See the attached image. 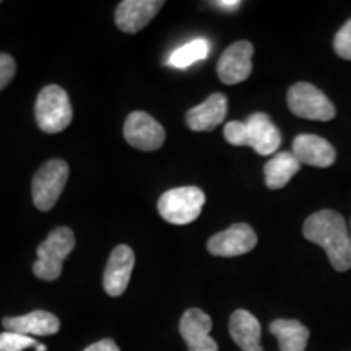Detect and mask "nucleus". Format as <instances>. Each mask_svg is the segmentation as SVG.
<instances>
[{
    "instance_id": "4",
    "label": "nucleus",
    "mask_w": 351,
    "mask_h": 351,
    "mask_svg": "<svg viewBox=\"0 0 351 351\" xmlns=\"http://www.w3.org/2000/svg\"><path fill=\"white\" fill-rule=\"evenodd\" d=\"M34 116L39 129L46 134H59L67 129L73 117L67 91L57 85L43 88L34 106Z\"/></svg>"
},
{
    "instance_id": "8",
    "label": "nucleus",
    "mask_w": 351,
    "mask_h": 351,
    "mask_svg": "<svg viewBox=\"0 0 351 351\" xmlns=\"http://www.w3.org/2000/svg\"><path fill=\"white\" fill-rule=\"evenodd\" d=\"M124 137L129 145L142 152H155L163 147L166 132L155 117L143 111L129 114L124 124Z\"/></svg>"
},
{
    "instance_id": "19",
    "label": "nucleus",
    "mask_w": 351,
    "mask_h": 351,
    "mask_svg": "<svg viewBox=\"0 0 351 351\" xmlns=\"http://www.w3.org/2000/svg\"><path fill=\"white\" fill-rule=\"evenodd\" d=\"M301 168V163L296 160V156L289 152L276 153V155L269 160L263 166V173H265V186L276 191L282 189L291 181Z\"/></svg>"
},
{
    "instance_id": "3",
    "label": "nucleus",
    "mask_w": 351,
    "mask_h": 351,
    "mask_svg": "<svg viewBox=\"0 0 351 351\" xmlns=\"http://www.w3.org/2000/svg\"><path fill=\"white\" fill-rule=\"evenodd\" d=\"M75 249V236L67 226L56 228L38 247V261L33 274L44 282H54L62 274L64 261Z\"/></svg>"
},
{
    "instance_id": "6",
    "label": "nucleus",
    "mask_w": 351,
    "mask_h": 351,
    "mask_svg": "<svg viewBox=\"0 0 351 351\" xmlns=\"http://www.w3.org/2000/svg\"><path fill=\"white\" fill-rule=\"evenodd\" d=\"M69 179V165L64 160H51L34 174L32 182L33 202L38 210L47 212L56 205Z\"/></svg>"
},
{
    "instance_id": "16",
    "label": "nucleus",
    "mask_w": 351,
    "mask_h": 351,
    "mask_svg": "<svg viewBox=\"0 0 351 351\" xmlns=\"http://www.w3.org/2000/svg\"><path fill=\"white\" fill-rule=\"evenodd\" d=\"M3 327L7 332L21 333L28 337H46L54 335L59 332L60 320L57 315L47 311H33L26 315H19V317H5L3 319Z\"/></svg>"
},
{
    "instance_id": "2",
    "label": "nucleus",
    "mask_w": 351,
    "mask_h": 351,
    "mask_svg": "<svg viewBox=\"0 0 351 351\" xmlns=\"http://www.w3.org/2000/svg\"><path fill=\"white\" fill-rule=\"evenodd\" d=\"M223 134L228 143L236 147H251L262 156L271 155L282 145V134L263 112L251 114L245 122H228Z\"/></svg>"
},
{
    "instance_id": "26",
    "label": "nucleus",
    "mask_w": 351,
    "mask_h": 351,
    "mask_svg": "<svg viewBox=\"0 0 351 351\" xmlns=\"http://www.w3.org/2000/svg\"><path fill=\"white\" fill-rule=\"evenodd\" d=\"M47 348L44 345H41V343H38V346H36V351H46Z\"/></svg>"
},
{
    "instance_id": "11",
    "label": "nucleus",
    "mask_w": 351,
    "mask_h": 351,
    "mask_svg": "<svg viewBox=\"0 0 351 351\" xmlns=\"http://www.w3.org/2000/svg\"><path fill=\"white\" fill-rule=\"evenodd\" d=\"M135 265V254L129 245L121 244L109 256V261L106 263L103 275V287L104 291L109 296L117 298L122 293H125L127 287H129L132 270Z\"/></svg>"
},
{
    "instance_id": "20",
    "label": "nucleus",
    "mask_w": 351,
    "mask_h": 351,
    "mask_svg": "<svg viewBox=\"0 0 351 351\" xmlns=\"http://www.w3.org/2000/svg\"><path fill=\"white\" fill-rule=\"evenodd\" d=\"M208 52H210V44L207 39L197 38L194 41L184 44L182 47L176 49L169 57L168 65L176 69H187L191 67L192 64L199 62V60L207 59Z\"/></svg>"
},
{
    "instance_id": "22",
    "label": "nucleus",
    "mask_w": 351,
    "mask_h": 351,
    "mask_svg": "<svg viewBox=\"0 0 351 351\" xmlns=\"http://www.w3.org/2000/svg\"><path fill=\"white\" fill-rule=\"evenodd\" d=\"M333 49H335V52L341 59L351 60V20L346 21L340 28V32L335 34Z\"/></svg>"
},
{
    "instance_id": "18",
    "label": "nucleus",
    "mask_w": 351,
    "mask_h": 351,
    "mask_svg": "<svg viewBox=\"0 0 351 351\" xmlns=\"http://www.w3.org/2000/svg\"><path fill=\"white\" fill-rule=\"evenodd\" d=\"M270 332L278 340L280 351H306L309 340V328L302 326L300 320L276 319L270 324Z\"/></svg>"
},
{
    "instance_id": "12",
    "label": "nucleus",
    "mask_w": 351,
    "mask_h": 351,
    "mask_svg": "<svg viewBox=\"0 0 351 351\" xmlns=\"http://www.w3.org/2000/svg\"><path fill=\"white\" fill-rule=\"evenodd\" d=\"M179 330L189 351H218V345L212 337V317L202 309L192 307L184 313Z\"/></svg>"
},
{
    "instance_id": "1",
    "label": "nucleus",
    "mask_w": 351,
    "mask_h": 351,
    "mask_svg": "<svg viewBox=\"0 0 351 351\" xmlns=\"http://www.w3.org/2000/svg\"><path fill=\"white\" fill-rule=\"evenodd\" d=\"M306 239L326 249L328 261L337 271L351 267V239L343 217L333 210H320L306 219L302 228Z\"/></svg>"
},
{
    "instance_id": "10",
    "label": "nucleus",
    "mask_w": 351,
    "mask_h": 351,
    "mask_svg": "<svg viewBox=\"0 0 351 351\" xmlns=\"http://www.w3.org/2000/svg\"><path fill=\"white\" fill-rule=\"evenodd\" d=\"M254 46L249 41H238L231 44L219 57L217 72L218 78L225 85H238L247 80L252 72Z\"/></svg>"
},
{
    "instance_id": "23",
    "label": "nucleus",
    "mask_w": 351,
    "mask_h": 351,
    "mask_svg": "<svg viewBox=\"0 0 351 351\" xmlns=\"http://www.w3.org/2000/svg\"><path fill=\"white\" fill-rule=\"evenodd\" d=\"M16 72L15 60L12 56L8 54H0V91L5 88L8 83L13 80Z\"/></svg>"
},
{
    "instance_id": "7",
    "label": "nucleus",
    "mask_w": 351,
    "mask_h": 351,
    "mask_svg": "<svg viewBox=\"0 0 351 351\" xmlns=\"http://www.w3.org/2000/svg\"><path fill=\"white\" fill-rule=\"evenodd\" d=\"M288 108L295 116L309 121H332L335 117V106L319 88L311 83H295L288 90Z\"/></svg>"
},
{
    "instance_id": "21",
    "label": "nucleus",
    "mask_w": 351,
    "mask_h": 351,
    "mask_svg": "<svg viewBox=\"0 0 351 351\" xmlns=\"http://www.w3.org/2000/svg\"><path fill=\"white\" fill-rule=\"evenodd\" d=\"M36 346L38 341L33 337L15 332L0 333V351H23L26 348H36Z\"/></svg>"
},
{
    "instance_id": "17",
    "label": "nucleus",
    "mask_w": 351,
    "mask_h": 351,
    "mask_svg": "<svg viewBox=\"0 0 351 351\" xmlns=\"http://www.w3.org/2000/svg\"><path fill=\"white\" fill-rule=\"evenodd\" d=\"M230 335L243 351H263L261 346V324L249 311L238 309L232 313L230 319Z\"/></svg>"
},
{
    "instance_id": "24",
    "label": "nucleus",
    "mask_w": 351,
    "mask_h": 351,
    "mask_svg": "<svg viewBox=\"0 0 351 351\" xmlns=\"http://www.w3.org/2000/svg\"><path fill=\"white\" fill-rule=\"evenodd\" d=\"M83 351H121V350H119V346L116 345V341L111 339H104V340L96 341V343H93V345H90Z\"/></svg>"
},
{
    "instance_id": "5",
    "label": "nucleus",
    "mask_w": 351,
    "mask_h": 351,
    "mask_svg": "<svg viewBox=\"0 0 351 351\" xmlns=\"http://www.w3.org/2000/svg\"><path fill=\"white\" fill-rule=\"evenodd\" d=\"M205 205V194L199 187L171 189L158 200V212L171 225H189L195 221Z\"/></svg>"
},
{
    "instance_id": "15",
    "label": "nucleus",
    "mask_w": 351,
    "mask_h": 351,
    "mask_svg": "<svg viewBox=\"0 0 351 351\" xmlns=\"http://www.w3.org/2000/svg\"><path fill=\"white\" fill-rule=\"evenodd\" d=\"M228 112V99L223 93L208 96L199 106L189 109L187 127L194 132H210L225 121Z\"/></svg>"
},
{
    "instance_id": "9",
    "label": "nucleus",
    "mask_w": 351,
    "mask_h": 351,
    "mask_svg": "<svg viewBox=\"0 0 351 351\" xmlns=\"http://www.w3.org/2000/svg\"><path fill=\"white\" fill-rule=\"evenodd\" d=\"M257 245V234L245 223H236L228 230L212 236L207 249L217 257H238L251 252Z\"/></svg>"
},
{
    "instance_id": "25",
    "label": "nucleus",
    "mask_w": 351,
    "mask_h": 351,
    "mask_svg": "<svg viewBox=\"0 0 351 351\" xmlns=\"http://www.w3.org/2000/svg\"><path fill=\"white\" fill-rule=\"evenodd\" d=\"M213 5L221 8V10L232 12V10H238L241 7V2L239 0H218V2H213Z\"/></svg>"
},
{
    "instance_id": "13",
    "label": "nucleus",
    "mask_w": 351,
    "mask_h": 351,
    "mask_svg": "<svg viewBox=\"0 0 351 351\" xmlns=\"http://www.w3.org/2000/svg\"><path fill=\"white\" fill-rule=\"evenodd\" d=\"M165 5L163 0H124L116 8V25L124 33H138Z\"/></svg>"
},
{
    "instance_id": "14",
    "label": "nucleus",
    "mask_w": 351,
    "mask_h": 351,
    "mask_svg": "<svg viewBox=\"0 0 351 351\" xmlns=\"http://www.w3.org/2000/svg\"><path fill=\"white\" fill-rule=\"evenodd\" d=\"M293 155L300 163L315 166V168H328L335 161V148L326 138L317 135L302 134L293 142Z\"/></svg>"
}]
</instances>
